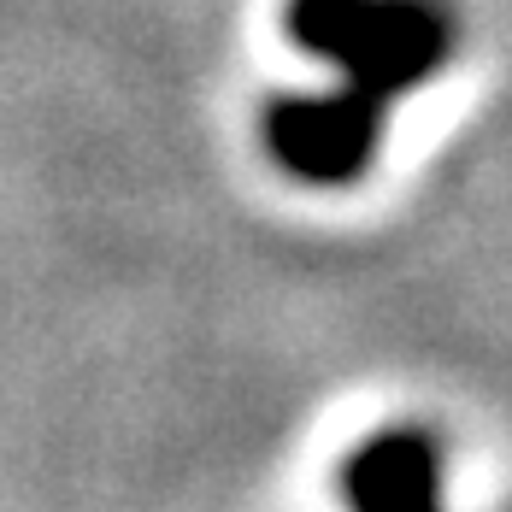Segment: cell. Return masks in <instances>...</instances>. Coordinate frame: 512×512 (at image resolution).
Instances as JSON below:
<instances>
[{"label": "cell", "instance_id": "3957f363", "mask_svg": "<svg viewBox=\"0 0 512 512\" xmlns=\"http://www.w3.org/2000/svg\"><path fill=\"white\" fill-rule=\"evenodd\" d=\"M354 512H436V460L418 436L371 442L348 471Z\"/></svg>", "mask_w": 512, "mask_h": 512}, {"label": "cell", "instance_id": "7a4b0ae2", "mask_svg": "<svg viewBox=\"0 0 512 512\" xmlns=\"http://www.w3.org/2000/svg\"><path fill=\"white\" fill-rule=\"evenodd\" d=\"M377 112L324 95V101H283L271 112V148L289 171H301L312 183H342L377 148Z\"/></svg>", "mask_w": 512, "mask_h": 512}, {"label": "cell", "instance_id": "6da1fadb", "mask_svg": "<svg viewBox=\"0 0 512 512\" xmlns=\"http://www.w3.org/2000/svg\"><path fill=\"white\" fill-rule=\"evenodd\" d=\"M295 42L348 71L342 101L383 118V101L424 83L448 53V18L430 0H295Z\"/></svg>", "mask_w": 512, "mask_h": 512}]
</instances>
